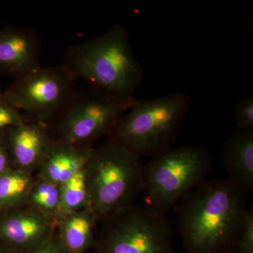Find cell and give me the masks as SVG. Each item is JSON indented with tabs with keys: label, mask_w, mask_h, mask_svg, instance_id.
<instances>
[{
	"label": "cell",
	"mask_w": 253,
	"mask_h": 253,
	"mask_svg": "<svg viewBox=\"0 0 253 253\" xmlns=\"http://www.w3.org/2000/svg\"><path fill=\"white\" fill-rule=\"evenodd\" d=\"M247 193L226 179L206 180L181 200L179 231L189 253L235 249L248 211Z\"/></svg>",
	"instance_id": "obj_1"
},
{
	"label": "cell",
	"mask_w": 253,
	"mask_h": 253,
	"mask_svg": "<svg viewBox=\"0 0 253 253\" xmlns=\"http://www.w3.org/2000/svg\"><path fill=\"white\" fill-rule=\"evenodd\" d=\"M63 63L89 87L125 101L136 99L134 94L144 79L127 30L121 24L68 48Z\"/></svg>",
	"instance_id": "obj_2"
},
{
	"label": "cell",
	"mask_w": 253,
	"mask_h": 253,
	"mask_svg": "<svg viewBox=\"0 0 253 253\" xmlns=\"http://www.w3.org/2000/svg\"><path fill=\"white\" fill-rule=\"evenodd\" d=\"M143 167L139 156L115 141L93 147L84 172L98 221L134 205L142 191Z\"/></svg>",
	"instance_id": "obj_3"
},
{
	"label": "cell",
	"mask_w": 253,
	"mask_h": 253,
	"mask_svg": "<svg viewBox=\"0 0 253 253\" xmlns=\"http://www.w3.org/2000/svg\"><path fill=\"white\" fill-rule=\"evenodd\" d=\"M189 95L172 93L151 100H136L107 139L139 157H154L176 140L191 106Z\"/></svg>",
	"instance_id": "obj_4"
},
{
	"label": "cell",
	"mask_w": 253,
	"mask_h": 253,
	"mask_svg": "<svg viewBox=\"0 0 253 253\" xmlns=\"http://www.w3.org/2000/svg\"><path fill=\"white\" fill-rule=\"evenodd\" d=\"M212 158L201 146H184L160 153L143 167L142 192L147 207L166 214L206 180Z\"/></svg>",
	"instance_id": "obj_5"
},
{
	"label": "cell",
	"mask_w": 253,
	"mask_h": 253,
	"mask_svg": "<svg viewBox=\"0 0 253 253\" xmlns=\"http://www.w3.org/2000/svg\"><path fill=\"white\" fill-rule=\"evenodd\" d=\"M77 78L64 64L39 67L14 78L3 98L27 122L51 126L76 91Z\"/></svg>",
	"instance_id": "obj_6"
},
{
	"label": "cell",
	"mask_w": 253,
	"mask_h": 253,
	"mask_svg": "<svg viewBox=\"0 0 253 253\" xmlns=\"http://www.w3.org/2000/svg\"><path fill=\"white\" fill-rule=\"evenodd\" d=\"M136 100L125 101L91 87L76 90L49 126L52 140L94 147L96 141L111 134Z\"/></svg>",
	"instance_id": "obj_7"
},
{
	"label": "cell",
	"mask_w": 253,
	"mask_h": 253,
	"mask_svg": "<svg viewBox=\"0 0 253 253\" xmlns=\"http://www.w3.org/2000/svg\"><path fill=\"white\" fill-rule=\"evenodd\" d=\"M96 253H175L166 214L132 205L102 221Z\"/></svg>",
	"instance_id": "obj_8"
},
{
	"label": "cell",
	"mask_w": 253,
	"mask_h": 253,
	"mask_svg": "<svg viewBox=\"0 0 253 253\" xmlns=\"http://www.w3.org/2000/svg\"><path fill=\"white\" fill-rule=\"evenodd\" d=\"M56 229L55 219L26 205L0 212V244L20 253L39 247Z\"/></svg>",
	"instance_id": "obj_9"
},
{
	"label": "cell",
	"mask_w": 253,
	"mask_h": 253,
	"mask_svg": "<svg viewBox=\"0 0 253 253\" xmlns=\"http://www.w3.org/2000/svg\"><path fill=\"white\" fill-rule=\"evenodd\" d=\"M0 137L13 168L32 174L39 168L53 141L49 126L34 122L8 128L0 133Z\"/></svg>",
	"instance_id": "obj_10"
},
{
	"label": "cell",
	"mask_w": 253,
	"mask_h": 253,
	"mask_svg": "<svg viewBox=\"0 0 253 253\" xmlns=\"http://www.w3.org/2000/svg\"><path fill=\"white\" fill-rule=\"evenodd\" d=\"M41 41L31 28H0V75L14 78L39 67Z\"/></svg>",
	"instance_id": "obj_11"
},
{
	"label": "cell",
	"mask_w": 253,
	"mask_h": 253,
	"mask_svg": "<svg viewBox=\"0 0 253 253\" xmlns=\"http://www.w3.org/2000/svg\"><path fill=\"white\" fill-rule=\"evenodd\" d=\"M92 149L53 140L36 177L61 185L84 169Z\"/></svg>",
	"instance_id": "obj_12"
},
{
	"label": "cell",
	"mask_w": 253,
	"mask_h": 253,
	"mask_svg": "<svg viewBox=\"0 0 253 253\" xmlns=\"http://www.w3.org/2000/svg\"><path fill=\"white\" fill-rule=\"evenodd\" d=\"M223 163L227 179L249 193L253 187V129H238L224 143Z\"/></svg>",
	"instance_id": "obj_13"
},
{
	"label": "cell",
	"mask_w": 253,
	"mask_h": 253,
	"mask_svg": "<svg viewBox=\"0 0 253 253\" xmlns=\"http://www.w3.org/2000/svg\"><path fill=\"white\" fill-rule=\"evenodd\" d=\"M98 219L90 207L67 214L56 221V231L70 253H86L95 247Z\"/></svg>",
	"instance_id": "obj_14"
},
{
	"label": "cell",
	"mask_w": 253,
	"mask_h": 253,
	"mask_svg": "<svg viewBox=\"0 0 253 253\" xmlns=\"http://www.w3.org/2000/svg\"><path fill=\"white\" fill-rule=\"evenodd\" d=\"M35 179L32 173L14 168L0 176V212L26 205Z\"/></svg>",
	"instance_id": "obj_15"
},
{
	"label": "cell",
	"mask_w": 253,
	"mask_h": 253,
	"mask_svg": "<svg viewBox=\"0 0 253 253\" xmlns=\"http://www.w3.org/2000/svg\"><path fill=\"white\" fill-rule=\"evenodd\" d=\"M89 207L90 196L83 169L60 185V204L56 221L71 213Z\"/></svg>",
	"instance_id": "obj_16"
},
{
	"label": "cell",
	"mask_w": 253,
	"mask_h": 253,
	"mask_svg": "<svg viewBox=\"0 0 253 253\" xmlns=\"http://www.w3.org/2000/svg\"><path fill=\"white\" fill-rule=\"evenodd\" d=\"M59 204L60 186L36 177L26 198V206L56 220Z\"/></svg>",
	"instance_id": "obj_17"
},
{
	"label": "cell",
	"mask_w": 253,
	"mask_h": 253,
	"mask_svg": "<svg viewBox=\"0 0 253 253\" xmlns=\"http://www.w3.org/2000/svg\"><path fill=\"white\" fill-rule=\"evenodd\" d=\"M234 117L239 129H253V96L250 95L234 106Z\"/></svg>",
	"instance_id": "obj_18"
},
{
	"label": "cell",
	"mask_w": 253,
	"mask_h": 253,
	"mask_svg": "<svg viewBox=\"0 0 253 253\" xmlns=\"http://www.w3.org/2000/svg\"><path fill=\"white\" fill-rule=\"evenodd\" d=\"M237 253H253V211L248 210L235 249Z\"/></svg>",
	"instance_id": "obj_19"
},
{
	"label": "cell",
	"mask_w": 253,
	"mask_h": 253,
	"mask_svg": "<svg viewBox=\"0 0 253 253\" xmlns=\"http://www.w3.org/2000/svg\"><path fill=\"white\" fill-rule=\"evenodd\" d=\"M27 122L17 110L8 104L2 97L0 99V133L5 129Z\"/></svg>",
	"instance_id": "obj_20"
},
{
	"label": "cell",
	"mask_w": 253,
	"mask_h": 253,
	"mask_svg": "<svg viewBox=\"0 0 253 253\" xmlns=\"http://www.w3.org/2000/svg\"><path fill=\"white\" fill-rule=\"evenodd\" d=\"M27 253H70L60 239L57 231L45 243Z\"/></svg>",
	"instance_id": "obj_21"
},
{
	"label": "cell",
	"mask_w": 253,
	"mask_h": 253,
	"mask_svg": "<svg viewBox=\"0 0 253 253\" xmlns=\"http://www.w3.org/2000/svg\"><path fill=\"white\" fill-rule=\"evenodd\" d=\"M12 163L10 159L9 153L0 137V176L12 168Z\"/></svg>",
	"instance_id": "obj_22"
},
{
	"label": "cell",
	"mask_w": 253,
	"mask_h": 253,
	"mask_svg": "<svg viewBox=\"0 0 253 253\" xmlns=\"http://www.w3.org/2000/svg\"><path fill=\"white\" fill-rule=\"evenodd\" d=\"M0 253H20L14 250L10 249V248L6 247V246H3L0 244Z\"/></svg>",
	"instance_id": "obj_23"
},
{
	"label": "cell",
	"mask_w": 253,
	"mask_h": 253,
	"mask_svg": "<svg viewBox=\"0 0 253 253\" xmlns=\"http://www.w3.org/2000/svg\"><path fill=\"white\" fill-rule=\"evenodd\" d=\"M223 253H237L235 250H231V251H227V252Z\"/></svg>",
	"instance_id": "obj_24"
},
{
	"label": "cell",
	"mask_w": 253,
	"mask_h": 253,
	"mask_svg": "<svg viewBox=\"0 0 253 253\" xmlns=\"http://www.w3.org/2000/svg\"><path fill=\"white\" fill-rule=\"evenodd\" d=\"M2 96H3L2 92H1V91H0V99H1V98L2 97Z\"/></svg>",
	"instance_id": "obj_25"
}]
</instances>
